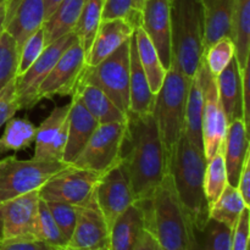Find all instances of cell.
I'll list each match as a JSON object with an SVG mask.
<instances>
[{"label": "cell", "instance_id": "obj_27", "mask_svg": "<svg viewBox=\"0 0 250 250\" xmlns=\"http://www.w3.org/2000/svg\"><path fill=\"white\" fill-rule=\"evenodd\" d=\"M203 111H204V89L197 72L189 81L183 134L193 146L200 150H203Z\"/></svg>", "mask_w": 250, "mask_h": 250}, {"label": "cell", "instance_id": "obj_48", "mask_svg": "<svg viewBox=\"0 0 250 250\" xmlns=\"http://www.w3.org/2000/svg\"><path fill=\"white\" fill-rule=\"evenodd\" d=\"M61 1L62 0H45V20L55 11V9Z\"/></svg>", "mask_w": 250, "mask_h": 250}, {"label": "cell", "instance_id": "obj_18", "mask_svg": "<svg viewBox=\"0 0 250 250\" xmlns=\"http://www.w3.org/2000/svg\"><path fill=\"white\" fill-rule=\"evenodd\" d=\"M66 246L75 249H109V227L95 195L85 207L80 208L75 229Z\"/></svg>", "mask_w": 250, "mask_h": 250}, {"label": "cell", "instance_id": "obj_4", "mask_svg": "<svg viewBox=\"0 0 250 250\" xmlns=\"http://www.w3.org/2000/svg\"><path fill=\"white\" fill-rule=\"evenodd\" d=\"M172 54L181 72L192 80L204 58V28L200 0H171Z\"/></svg>", "mask_w": 250, "mask_h": 250}, {"label": "cell", "instance_id": "obj_44", "mask_svg": "<svg viewBox=\"0 0 250 250\" xmlns=\"http://www.w3.org/2000/svg\"><path fill=\"white\" fill-rule=\"evenodd\" d=\"M133 0H105L103 7V20L128 19L132 14Z\"/></svg>", "mask_w": 250, "mask_h": 250}, {"label": "cell", "instance_id": "obj_25", "mask_svg": "<svg viewBox=\"0 0 250 250\" xmlns=\"http://www.w3.org/2000/svg\"><path fill=\"white\" fill-rule=\"evenodd\" d=\"M155 95L151 93L148 80L137 54L134 33L129 38V110L128 114L146 115L153 112Z\"/></svg>", "mask_w": 250, "mask_h": 250}, {"label": "cell", "instance_id": "obj_7", "mask_svg": "<svg viewBox=\"0 0 250 250\" xmlns=\"http://www.w3.org/2000/svg\"><path fill=\"white\" fill-rule=\"evenodd\" d=\"M80 83L100 88L124 112L129 110V39L109 58L87 66Z\"/></svg>", "mask_w": 250, "mask_h": 250}, {"label": "cell", "instance_id": "obj_3", "mask_svg": "<svg viewBox=\"0 0 250 250\" xmlns=\"http://www.w3.org/2000/svg\"><path fill=\"white\" fill-rule=\"evenodd\" d=\"M148 224L161 250H188L192 227L180 202L170 172L146 200Z\"/></svg>", "mask_w": 250, "mask_h": 250}, {"label": "cell", "instance_id": "obj_31", "mask_svg": "<svg viewBox=\"0 0 250 250\" xmlns=\"http://www.w3.org/2000/svg\"><path fill=\"white\" fill-rule=\"evenodd\" d=\"M246 208L249 207L246 204L237 187L227 185L216 202L210 205L209 217L225 225L229 229H233Z\"/></svg>", "mask_w": 250, "mask_h": 250}, {"label": "cell", "instance_id": "obj_23", "mask_svg": "<svg viewBox=\"0 0 250 250\" xmlns=\"http://www.w3.org/2000/svg\"><path fill=\"white\" fill-rule=\"evenodd\" d=\"M234 1L236 0H200L204 28V53L219 39L232 38Z\"/></svg>", "mask_w": 250, "mask_h": 250}, {"label": "cell", "instance_id": "obj_16", "mask_svg": "<svg viewBox=\"0 0 250 250\" xmlns=\"http://www.w3.org/2000/svg\"><path fill=\"white\" fill-rule=\"evenodd\" d=\"M70 109L71 102L62 106L54 107L41 126L37 127L33 159L62 161V154L67 142Z\"/></svg>", "mask_w": 250, "mask_h": 250}, {"label": "cell", "instance_id": "obj_24", "mask_svg": "<svg viewBox=\"0 0 250 250\" xmlns=\"http://www.w3.org/2000/svg\"><path fill=\"white\" fill-rule=\"evenodd\" d=\"M220 104L226 116L227 124L234 120H243V97H242V70L236 58L215 77Z\"/></svg>", "mask_w": 250, "mask_h": 250}, {"label": "cell", "instance_id": "obj_2", "mask_svg": "<svg viewBox=\"0 0 250 250\" xmlns=\"http://www.w3.org/2000/svg\"><path fill=\"white\" fill-rule=\"evenodd\" d=\"M167 165L190 227L204 229L210 219V205L204 192L207 167L204 151L193 146L182 134L168 155Z\"/></svg>", "mask_w": 250, "mask_h": 250}, {"label": "cell", "instance_id": "obj_21", "mask_svg": "<svg viewBox=\"0 0 250 250\" xmlns=\"http://www.w3.org/2000/svg\"><path fill=\"white\" fill-rule=\"evenodd\" d=\"M134 29L126 19L103 20L87 55V66H95L109 58L131 38Z\"/></svg>", "mask_w": 250, "mask_h": 250}, {"label": "cell", "instance_id": "obj_11", "mask_svg": "<svg viewBox=\"0 0 250 250\" xmlns=\"http://www.w3.org/2000/svg\"><path fill=\"white\" fill-rule=\"evenodd\" d=\"M77 41V37L72 32L48 44L28 70L23 75L16 77V93L20 110H29L38 104L39 85L45 80L66 49Z\"/></svg>", "mask_w": 250, "mask_h": 250}, {"label": "cell", "instance_id": "obj_10", "mask_svg": "<svg viewBox=\"0 0 250 250\" xmlns=\"http://www.w3.org/2000/svg\"><path fill=\"white\" fill-rule=\"evenodd\" d=\"M94 195L110 229L115 220L136 202L124 159L100 176Z\"/></svg>", "mask_w": 250, "mask_h": 250}, {"label": "cell", "instance_id": "obj_42", "mask_svg": "<svg viewBox=\"0 0 250 250\" xmlns=\"http://www.w3.org/2000/svg\"><path fill=\"white\" fill-rule=\"evenodd\" d=\"M250 236V210L246 208L239 216L236 226L232 229L231 249L229 250H249Z\"/></svg>", "mask_w": 250, "mask_h": 250}, {"label": "cell", "instance_id": "obj_6", "mask_svg": "<svg viewBox=\"0 0 250 250\" xmlns=\"http://www.w3.org/2000/svg\"><path fill=\"white\" fill-rule=\"evenodd\" d=\"M67 166L61 160H20L14 155L6 156L0 160V205L39 190Z\"/></svg>", "mask_w": 250, "mask_h": 250}, {"label": "cell", "instance_id": "obj_13", "mask_svg": "<svg viewBox=\"0 0 250 250\" xmlns=\"http://www.w3.org/2000/svg\"><path fill=\"white\" fill-rule=\"evenodd\" d=\"M87 67V55L77 42L60 56L45 80L38 88V100L53 99L54 97L73 95L82 73Z\"/></svg>", "mask_w": 250, "mask_h": 250}, {"label": "cell", "instance_id": "obj_37", "mask_svg": "<svg viewBox=\"0 0 250 250\" xmlns=\"http://www.w3.org/2000/svg\"><path fill=\"white\" fill-rule=\"evenodd\" d=\"M36 238L45 242L54 248H60V247L66 246L65 238L59 229L58 225H56L55 220H54L53 215L49 210L48 204L43 199H39Z\"/></svg>", "mask_w": 250, "mask_h": 250}, {"label": "cell", "instance_id": "obj_30", "mask_svg": "<svg viewBox=\"0 0 250 250\" xmlns=\"http://www.w3.org/2000/svg\"><path fill=\"white\" fill-rule=\"evenodd\" d=\"M232 39L236 48L237 63L243 70L249 62L250 50V0L234 1L233 21H232Z\"/></svg>", "mask_w": 250, "mask_h": 250}, {"label": "cell", "instance_id": "obj_34", "mask_svg": "<svg viewBox=\"0 0 250 250\" xmlns=\"http://www.w3.org/2000/svg\"><path fill=\"white\" fill-rule=\"evenodd\" d=\"M232 229L209 219L204 229H192V238L188 250H229Z\"/></svg>", "mask_w": 250, "mask_h": 250}, {"label": "cell", "instance_id": "obj_9", "mask_svg": "<svg viewBox=\"0 0 250 250\" xmlns=\"http://www.w3.org/2000/svg\"><path fill=\"white\" fill-rule=\"evenodd\" d=\"M99 178L100 175L93 171L67 166L39 189V197L44 200H56L80 208L85 207L94 198Z\"/></svg>", "mask_w": 250, "mask_h": 250}, {"label": "cell", "instance_id": "obj_46", "mask_svg": "<svg viewBox=\"0 0 250 250\" xmlns=\"http://www.w3.org/2000/svg\"><path fill=\"white\" fill-rule=\"evenodd\" d=\"M249 62L242 70V97H243V122L249 132L250 124V99H249Z\"/></svg>", "mask_w": 250, "mask_h": 250}, {"label": "cell", "instance_id": "obj_1", "mask_svg": "<svg viewBox=\"0 0 250 250\" xmlns=\"http://www.w3.org/2000/svg\"><path fill=\"white\" fill-rule=\"evenodd\" d=\"M122 159L128 171L136 202L149 199L168 172V156L153 112L128 114Z\"/></svg>", "mask_w": 250, "mask_h": 250}, {"label": "cell", "instance_id": "obj_26", "mask_svg": "<svg viewBox=\"0 0 250 250\" xmlns=\"http://www.w3.org/2000/svg\"><path fill=\"white\" fill-rule=\"evenodd\" d=\"M75 94L80 98L85 109L102 124H126L128 114L122 111L100 88L87 83H78Z\"/></svg>", "mask_w": 250, "mask_h": 250}, {"label": "cell", "instance_id": "obj_52", "mask_svg": "<svg viewBox=\"0 0 250 250\" xmlns=\"http://www.w3.org/2000/svg\"><path fill=\"white\" fill-rule=\"evenodd\" d=\"M2 4H4V0H0V6H1Z\"/></svg>", "mask_w": 250, "mask_h": 250}, {"label": "cell", "instance_id": "obj_19", "mask_svg": "<svg viewBox=\"0 0 250 250\" xmlns=\"http://www.w3.org/2000/svg\"><path fill=\"white\" fill-rule=\"evenodd\" d=\"M98 126L99 122L85 109L80 98L73 94L68 112L67 142L62 154L63 163L70 166L75 163Z\"/></svg>", "mask_w": 250, "mask_h": 250}, {"label": "cell", "instance_id": "obj_38", "mask_svg": "<svg viewBox=\"0 0 250 250\" xmlns=\"http://www.w3.org/2000/svg\"><path fill=\"white\" fill-rule=\"evenodd\" d=\"M236 54L233 39L231 37H224L215 42L204 53V61L214 77L219 76L227 67Z\"/></svg>", "mask_w": 250, "mask_h": 250}, {"label": "cell", "instance_id": "obj_33", "mask_svg": "<svg viewBox=\"0 0 250 250\" xmlns=\"http://www.w3.org/2000/svg\"><path fill=\"white\" fill-rule=\"evenodd\" d=\"M105 0H85L84 6L81 11L80 19L73 28V33L78 39V43L88 55L100 23L103 21V7Z\"/></svg>", "mask_w": 250, "mask_h": 250}, {"label": "cell", "instance_id": "obj_12", "mask_svg": "<svg viewBox=\"0 0 250 250\" xmlns=\"http://www.w3.org/2000/svg\"><path fill=\"white\" fill-rule=\"evenodd\" d=\"M198 75L204 89V111H203V151L209 161L224 144L227 131V120L217 94L216 80L210 73L204 58L202 59Z\"/></svg>", "mask_w": 250, "mask_h": 250}, {"label": "cell", "instance_id": "obj_28", "mask_svg": "<svg viewBox=\"0 0 250 250\" xmlns=\"http://www.w3.org/2000/svg\"><path fill=\"white\" fill-rule=\"evenodd\" d=\"M85 0H62L55 11L44 21L45 45L68 33H72Z\"/></svg>", "mask_w": 250, "mask_h": 250}, {"label": "cell", "instance_id": "obj_43", "mask_svg": "<svg viewBox=\"0 0 250 250\" xmlns=\"http://www.w3.org/2000/svg\"><path fill=\"white\" fill-rule=\"evenodd\" d=\"M41 239L32 237H20L0 241V250H55Z\"/></svg>", "mask_w": 250, "mask_h": 250}, {"label": "cell", "instance_id": "obj_36", "mask_svg": "<svg viewBox=\"0 0 250 250\" xmlns=\"http://www.w3.org/2000/svg\"><path fill=\"white\" fill-rule=\"evenodd\" d=\"M20 48L7 32L0 34V92L17 76Z\"/></svg>", "mask_w": 250, "mask_h": 250}, {"label": "cell", "instance_id": "obj_50", "mask_svg": "<svg viewBox=\"0 0 250 250\" xmlns=\"http://www.w3.org/2000/svg\"><path fill=\"white\" fill-rule=\"evenodd\" d=\"M144 1H146V0H133V2H132V9L137 12H141L142 7H143L144 5Z\"/></svg>", "mask_w": 250, "mask_h": 250}, {"label": "cell", "instance_id": "obj_53", "mask_svg": "<svg viewBox=\"0 0 250 250\" xmlns=\"http://www.w3.org/2000/svg\"><path fill=\"white\" fill-rule=\"evenodd\" d=\"M170 1H171V0H170Z\"/></svg>", "mask_w": 250, "mask_h": 250}, {"label": "cell", "instance_id": "obj_20", "mask_svg": "<svg viewBox=\"0 0 250 250\" xmlns=\"http://www.w3.org/2000/svg\"><path fill=\"white\" fill-rule=\"evenodd\" d=\"M146 200L134 202L110 227L107 250H133L143 229H146Z\"/></svg>", "mask_w": 250, "mask_h": 250}, {"label": "cell", "instance_id": "obj_22", "mask_svg": "<svg viewBox=\"0 0 250 250\" xmlns=\"http://www.w3.org/2000/svg\"><path fill=\"white\" fill-rule=\"evenodd\" d=\"M249 132L247 131L243 120L238 119L229 122L226 136L222 144L225 166L229 185L237 187L243 167L244 159L249 153Z\"/></svg>", "mask_w": 250, "mask_h": 250}, {"label": "cell", "instance_id": "obj_5", "mask_svg": "<svg viewBox=\"0 0 250 250\" xmlns=\"http://www.w3.org/2000/svg\"><path fill=\"white\" fill-rule=\"evenodd\" d=\"M189 81L172 61L165 80L155 95L153 116L167 156L185 131L186 103Z\"/></svg>", "mask_w": 250, "mask_h": 250}, {"label": "cell", "instance_id": "obj_41", "mask_svg": "<svg viewBox=\"0 0 250 250\" xmlns=\"http://www.w3.org/2000/svg\"><path fill=\"white\" fill-rule=\"evenodd\" d=\"M20 110L16 93V78L7 83L0 92V127L4 126Z\"/></svg>", "mask_w": 250, "mask_h": 250}, {"label": "cell", "instance_id": "obj_35", "mask_svg": "<svg viewBox=\"0 0 250 250\" xmlns=\"http://www.w3.org/2000/svg\"><path fill=\"white\" fill-rule=\"evenodd\" d=\"M227 185H229L227 172L221 146L219 151L209 161H207V167H205L204 192L209 205L216 202Z\"/></svg>", "mask_w": 250, "mask_h": 250}, {"label": "cell", "instance_id": "obj_8", "mask_svg": "<svg viewBox=\"0 0 250 250\" xmlns=\"http://www.w3.org/2000/svg\"><path fill=\"white\" fill-rule=\"evenodd\" d=\"M126 131L127 122L99 125L71 166L103 176L121 160Z\"/></svg>", "mask_w": 250, "mask_h": 250}, {"label": "cell", "instance_id": "obj_14", "mask_svg": "<svg viewBox=\"0 0 250 250\" xmlns=\"http://www.w3.org/2000/svg\"><path fill=\"white\" fill-rule=\"evenodd\" d=\"M39 190L0 205V241L20 237L36 238Z\"/></svg>", "mask_w": 250, "mask_h": 250}, {"label": "cell", "instance_id": "obj_47", "mask_svg": "<svg viewBox=\"0 0 250 250\" xmlns=\"http://www.w3.org/2000/svg\"><path fill=\"white\" fill-rule=\"evenodd\" d=\"M158 242L148 229H144L133 250H159Z\"/></svg>", "mask_w": 250, "mask_h": 250}, {"label": "cell", "instance_id": "obj_15", "mask_svg": "<svg viewBox=\"0 0 250 250\" xmlns=\"http://www.w3.org/2000/svg\"><path fill=\"white\" fill-rule=\"evenodd\" d=\"M139 26L155 46L163 67L167 71L173 61L170 0H146Z\"/></svg>", "mask_w": 250, "mask_h": 250}, {"label": "cell", "instance_id": "obj_29", "mask_svg": "<svg viewBox=\"0 0 250 250\" xmlns=\"http://www.w3.org/2000/svg\"><path fill=\"white\" fill-rule=\"evenodd\" d=\"M134 37H136L139 62L146 73L151 93L156 95L165 80L166 70L163 67V63L159 59L155 46L153 45V43L141 26H137L134 29Z\"/></svg>", "mask_w": 250, "mask_h": 250}, {"label": "cell", "instance_id": "obj_17", "mask_svg": "<svg viewBox=\"0 0 250 250\" xmlns=\"http://www.w3.org/2000/svg\"><path fill=\"white\" fill-rule=\"evenodd\" d=\"M5 32L19 48L45 21V0H5Z\"/></svg>", "mask_w": 250, "mask_h": 250}, {"label": "cell", "instance_id": "obj_40", "mask_svg": "<svg viewBox=\"0 0 250 250\" xmlns=\"http://www.w3.org/2000/svg\"><path fill=\"white\" fill-rule=\"evenodd\" d=\"M45 46V34H44V29L42 27L38 31L34 32L31 37H28L23 45L20 48L19 67H17L16 77L23 75L28 70L29 66L43 53Z\"/></svg>", "mask_w": 250, "mask_h": 250}, {"label": "cell", "instance_id": "obj_51", "mask_svg": "<svg viewBox=\"0 0 250 250\" xmlns=\"http://www.w3.org/2000/svg\"><path fill=\"white\" fill-rule=\"evenodd\" d=\"M55 250H99V249H75V248H70L67 246L60 247V248H56Z\"/></svg>", "mask_w": 250, "mask_h": 250}, {"label": "cell", "instance_id": "obj_39", "mask_svg": "<svg viewBox=\"0 0 250 250\" xmlns=\"http://www.w3.org/2000/svg\"><path fill=\"white\" fill-rule=\"evenodd\" d=\"M45 202L61 234L65 238L66 244H67L73 233L76 222H77L80 207L67 204V203L56 202V200H45Z\"/></svg>", "mask_w": 250, "mask_h": 250}, {"label": "cell", "instance_id": "obj_49", "mask_svg": "<svg viewBox=\"0 0 250 250\" xmlns=\"http://www.w3.org/2000/svg\"><path fill=\"white\" fill-rule=\"evenodd\" d=\"M5 15H6V11H5V0L4 4L0 6V34L2 32H5Z\"/></svg>", "mask_w": 250, "mask_h": 250}, {"label": "cell", "instance_id": "obj_45", "mask_svg": "<svg viewBox=\"0 0 250 250\" xmlns=\"http://www.w3.org/2000/svg\"><path fill=\"white\" fill-rule=\"evenodd\" d=\"M237 189L239 190L246 204L250 207V151L247 154L246 159H244Z\"/></svg>", "mask_w": 250, "mask_h": 250}, {"label": "cell", "instance_id": "obj_32", "mask_svg": "<svg viewBox=\"0 0 250 250\" xmlns=\"http://www.w3.org/2000/svg\"><path fill=\"white\" fill-rule=\"evenodd\" d=\"M37 127L27 117H12L5 124L0 137V155L28 149L36 141Z\"/></svg>", "mask_w": 250, "mask_h": 250}, {"label": "cell", "instance_id": "obj_54", "mask_svg": "<svg viewBox=\"0 0 250 250\" xmlns=\"http://www.w3.org/2000/svg\"><path fill=\"white\" fill-rule=\"evenodd\" d=\"M160 250H161V249H160Z\"/></svg>", "mask_w": 250, "mask_h": 250}]
</instances>
